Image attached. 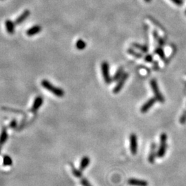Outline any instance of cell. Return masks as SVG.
<instances>
[{
    "mask_svg": "<svg viewBox=\"0 0 186 186\" xmlns=\"http://www.w3.org/2000/svg\"><path fill=\"white\" fill-rule=\"evenodd\" d=\"M41 84H42V87L44 88L47 90V91L49 92H50V93H52L54 95H55L56 97H63L64 96L65 93H64L63 89L53 86L52 83H50L48 80H42V82H41Z\"/></svg>",
    "mask_w": 186,
    "mask_h": 186,
    "instance_id": "obj_1",
    "label": "cell"
},
{
    "mask_svg": "<svg viewBox=\"0 0 186 186\" xmlns=\"http://www.w3.org/2000/svg\"><path fill=\"white\" fill-rule=\"evenodd\" d=\"M168 136L165 133H162L160 136V146L157 151V156L159 158L163 157L165 154L168 148Z\"/></svg>",
    "mask_w": 186,
    "mask_h": 186,
    "instance_id": "obj_2",
    "label": "cell"
},
{
    "mask_svg": "<svg viewBox=\"0 0 186 186\" xmlns=\"http://www.w3.org/2000/svg\"><path fill=\"white\" fill-rule=\"evenodd\" d=\"M150 86H151L152 91H153L154 96H155V99H156V101H159L160 103H164L165 99H164L163 95L160 92L157 82H156L155 79H152L150 81Z\"/></svg>",
    "mask_w": 186,
    "mask_h": 186,
    "instance_id": "obj_3",
    "label": "cell"
},
{
    "mask_svg": "<svg viewBox=\"0 0 186 186\" xmlns=\"http://www.w3.org/2000/svg\"><path fill=\"white\" fill-rule=\"evenodd\" d=\"M101 71L104 81L107 84H110L112 82V78L109 74V64L107 62H103L101 65Z\"/></svg>",
    "mask_w": 186,
    "mask_h": 186,
    "instance_id": "obj_4",
    "label": "cell"
},
{
    "mask_svg": "<svg viewBox=\"0 0 186 186\" xmlns=\"http://www.w3.org/2000/svg\"><path fill=\"white\" fill-rule=\"evenodd\" d=\"M128 77L129 74L128 73H126V72H124L123 75L121 77V79L119 80L118 83H117L116 86H115L114 89H113V93L115 94H117L121 91V89H122L123 86H124V84L126 83V80L128 79Z\"/></svg>",
    "mask_w": 186,
    "mask_h": 186,
    "instance_id": "obj_5",
    "label": "cell"
},
{
    "mask_svg": "<svg viewBox=\"0 0 186 186\" xmlns=\"http://www.w3.org/2000/svg\"><path fill=\"white\" fill-rule=\"evenodd\" d=\"M130 152L132 154H136L137 152V136L136 135L132 133L130 136Z\"/></svg>",
    "mask_w": 186,
    "mask_h": 186,
    "instance_id": "obj_6",
    "label": "cell"
},
{
    "mask_svg": "<svg viewBox=\"0 0 186 186\" xmlns=\"http://www.w3.org/2000/svg\"><path fill=\"white\" fill-rule=\"evenodd\" d=\"M156 101V99L155 98H151V99H148L144 105H142V107H141V112L142 113H146L150 110L151 107L153 106V105L155 103Z\"/></svg>",
    "mask_w": 186,
    "mask_h": 186,
    "instance_id": "obj_7",
    "label": "cell"
},
{
    "mask_svg": "<svg viewBox=\"0 0 186 186\" xmlns=\"http://www.w3.org/2000/svg\"><path fill=\"white\" fill-rule=\"evenodd\" d=\"M42 103H43L42 97H36L34 101V103H33V104L32 105V107H31L30 110V111L33 113H35L37 110H38V109L42 106Z\"/></svg>",
    "mask_w": 186,
    "mask_h": 186,
    "instance_id": "obj_8",
    "label": "cell"
},
{
    "mask_svg": "<svg viewBox=\"0 0 186 186\" xmlns=\"http://www.w3.org/2000/svg\"><path fill=\"white\" fill-rule=\"evenodd\" d=\"M156 145L155 144H152L151 147H150V154L148 156V161L150 163H154L155 161L156 156H157V153H156Z\"/></svg>",
    "mask_w": 186,
    "mask_h": 186,
    "instance_id": "obj_9",
    "label": "cell"
},
{
    "mask_svg": "<svg viewBox=\"0 0 186 186\" xmlns=\"http://www.w3.org/2000/svg\"><path fill=\"white\" fill-rule=\"evenodd\" d=\"M128 185L132 186H148V183L144 180L136 179H130L128 181Z\"/></svg>",
    "mask_w": 186,
    "mask_h": 186,
    "instance_id": "obj_10",
    "label": "cell"
},
{
    "mask_svg": "<svg viewBox=\"0 0 186 186\" xmlns=\"http://www.w3.org/2000/svg\"><path fill=\"white\" fill-rule=\"evenodd\" d=\"M30 11H28V10H26V11H23V13H21V14L16 19V20H15V24L20 25L21 23L23 22V21L26 20V19L30 16Z\"/></svg>",
    "mask_w": 186,
    "mask_h": 186,
    "instance_id": "obj_11",
    "label": "cell"
},
{
    "mask_svg": "<svg viewBox=\"0 0 186 186\" xmlns=\"http://www.w3.org/2000/svg\"><path fill=\"white\" fill-rule=\"evenodd\" d=\"M41 30H42V27L36 25V26H34L29 28L28 30L26 31V35L29 37L34 36V35H37V33L41 32Z\"/></svg>",
    "mask_w": 186,
    "mask_h": 186,
    "instance_id": "obj_12",
    "label": "cell"
},
{
    "mask_svg": "<svg viewBox=\"0 0 186 186\" xmlns=\"http://www.w3.org/2000/svg\"><path fill=\"white\" fill-rule=\"evenodd\" d=\"M15 23L13 22L11 20H6L5 21V26L7 32L9 34H13L15 32Z\"/></svg>",
    "mask_w": 186,
    "mask_h": 186,
    "instance_id": "obj_13",
    "label": "cell"
},
{
    "mask_svg": "<svg viewBox=\"0 0 186 186\" xmlns=\"http://www.w3.org/2000/svg\"><path fill=\"white\" fill-rule=\"evenodd\" d=\"M123 74H124V70H123V68L122 67H120L117 70V71L116 72V73H115L114 77H113V81H119L121 78V77L123 75Z\"/></svg>",
    "mask_w": 186,
    "mask_h": 186,
    "instance_id": "obj_14",
    "label": "cell"
},
{
    "mask_svg": "<svg viewBox=\"0 0 186 186\" xmlns=\"http://www.w3.org/2000/svg\"><path fill=\"white\" fill-rule=\"evenodd\" d=\"M89 163H90V158L88 157V156H85V157H83L81 160V164H80V169H81V170H84L88 165H89Z\"/></svg>",
    "mask_w": 186,
    "mask_h": 186,
    "instance_id": "obj_15",
    "label": "cell"
},
{
    "mask_svg": "<svg viewBox=\"0 0 186 186\" xmlns=\"http://www.w3.org/2000/svg\"><path fill=\"white\" fill-rule=\"evenodd\" d=\"M86 43L84 42L83 40H82L80 39V40H78L76 42V48H77L78 50H83L84 48H86Z\"/></svg>",
    "mask_w": 186,
    "mask_h": 186,
    "instance_id": "obj_16",
    "label": "cell"
},
{
    "mask_svg": "<svg viewBox=\"0 0 186 186\" xmlns=\"http://www.w3.org/2000/svg\"><path fill=\"white\" fill-rule=\"evenodd\" d=\"M7 138H8V134H7L6 130V128H4L2 130V131H1V135H0V144L2 145L6 141Z\"/></svg>",
    "mask_w": 186,
    "mask_h": 186,
    "instance_id": "obj_17",
    "label": "cell"
},
{
    "mask_svg": "<svg viewBox=\"0 0 186 186\" xmlns=\"http://www.w3.org/2000/svg\"><path fill=\"white\" fill-rule=\"evenodd\" d=\"M132 46L134 47V48L139 49L141 51H142L143 52H147L148 51V47L146 46V45H141L139 44H136V43H134V44H132Z\"/></svg>",
    "mask_w": 186,
    "mask_h": 186,
    "instance_id": "obj_18",
    "label": "cell"
},
{
    "mask_svg": "<svg viewBox=\"0 0 186 186\" xmlns=\"http://www.w3.org/2000/svg\"><path fill=\"white\" fill-rule=\"evenodd\" d=\"M155 53H156L157 54H158V56L160 57L161 59H165V53H164L163 52V50L161 48H160V47H158V48H156L155 50Z\"/></svg>",
    "mask_w": 186,
    "mask_h": 186,
    "instance_id": "obj_19",
    "label": "cell"
},
{
    "mask_svg": "<svg viewBox=\"0 0 186 186\" xmlns=\"http://www.w3.org/2000/svg\"><path fill=\"white\" fill-rule=\"evenodd\" d=\"M128 52L129 54H130L131 55H133L134 57H136V58H142V54H140L139 52H136V51H134V50H133V49H132V48H130V49H128Z\"/></svg>",
    "mask_w": 186,
    "mask_h": 186,
    "instance_id": "obj_20",
    "label": "cell"
},
{
    "mask_svg": "<svg viewBox=\"0 0 186 186\" xmlns=\"http://www.w3.org/2000/svg\"><path fill=\"white\" fill-rule=\"evenodd\" d=\"M153 35H154V38L156 39V40L157 41L158 43L161 45V46H162V45H163V44H164L163 40H162V39L161 38V37H159V36H158V34H157V33H156V31H154V33H153Z\"/></svg>",
    "mask_w": 186,
    "mask_h": 186,
    "instance_id": "obj_21",
    "label": "cell"
},
{
    "mask_svg": "<svg viewBox=\"0 0 186 186\" xmlns=\"http://www.w3.org/2000/svg\"><path fill=\"white\" fill-rule=\"evenodd\" d=\"M186 121V111L182 115V116L181 118H180V122H181V124H184Z\"/></svg>",
    "mask_w": 186,
    "mask_h": 186,
    "instance_id": "obj_22",
    "label": "cell"
},
{
    "mask_svg": "<svg viewBox=\"0 0 186 186\" xmlns=\"http://www.w3.org/2000/svg\"><path fill=\"white\" fill-rule=\"evenodd\" d=\"M4 161L5 165H10L11 164V158L8 157V156H5L4 158Z\"/></svg>",
    "mask_w": 186,
    "mask_h": 186,
    "instance_id": "obj_23",
    "label": "cell"
},
{
    "mask_svg": "<svg viewBox=\"0 0 186 186\" xmlns=\"http://www.w3.org/2000/svg\"><path fill=\"white\" fill-rule=\"evenodd\" d=\"M170 1H172V2H173L177 6H181L183 4V0H170Z\"/></svg>",
    "mask_w": 186,
    "mask_h": 186,
    "instance_id": "obj_24",
    "label": "cell"
},
{
    "mask_svg": "<svg viewBox=\"0 0 186 186\" xmlns=\"http://www.w3.org/2000/svg\"><path fill=\"white\" fill-rule=\"evenodd\" d=\"M145 60H146L147 62H152V61H153V58H152V55H150V54H148V55L145 57Z\"/></svg>",
    "mask_w": 186,
    "mask_h": 186,
    "instance_id": "obj_25",
    "label": "cell"
},
{
    "mask_svg": "<svg viewBox=\"0 0 186 186\" xmlns=\"http://www.w3.org/2000/svg\"><path fill=\"white\" fill-rule=\"evenodd\" d=\"M17 126V121L15 119H13V121H11V123H10V127H11V128H15V126Z\"/></svg>",
    "mask_w": 186,
    "mask_h": 186,
    "instance_id": "obj_26",
    "label": "cell"
},
{
    "mask_svg": "<svg viewBox=\"0 0 186 186\" xmlns=\"http://www.w3.org/2000/svg\"><path fill=\"white\" fill-rule=\"evenodd\" d=\"M82 184H83V186H91L90 183L88 182L87 180L86 179H83V181H82Z\"/></svg>",
    "mask_w": 186,
    "mask_h": 186,
    "instance_id": "obj_27",
    "label": "cell"
},
{
    "mask_svg": "<svg viewBox=\"0 0 186 186\" xmlns=\"http://www.w3.org/2000/svg\"><path fill=\"white\" fill-rule=\"evenodd\" d=\"M145 1H146V2H150V1H151V0H145Z\"/></svg>",
    "mask_w": 186,
    "mask_h": 186,
    "instance_id": "obj_28",
    "label": "cell"
},
{
    "mask_svg": "<svg viewBox=\"0 0 186 186\" xmlns=\"http://www.w3.org/2000/svg\"><path fill=\"white\" fill-rule=\"evenodd\" d=\"M185 15H186V11H185Z\"/></svg>",
    "mask_w": 186,
    "mask_h": 186,
    "instance_id": "obj_29",
    "label": "cell"
}]
</instances>
